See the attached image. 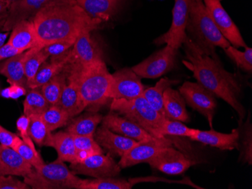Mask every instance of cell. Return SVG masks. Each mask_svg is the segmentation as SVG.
<instances>
[{
  "instance_id": "cell-1",
  "label": "cell",
  "mask_w": 252,
  "mask_h": 189,
  "mask_svg": "<svg viewBox=\"0 0 252 189\" xmlns=\"http://www.w3.org/2000/svg\"><path fill=\"white\" fill-rule=\"evenodd\" d=\"M185 59L183 60L197 83L229 104L243 121L246 109L241 103L242 84L237 75L226 71L219 56L204 53L188 36L183 42Z\"/></svg>"
},
{
  "instance_id": "cell-2",
  "label": "cell",
  "mask_w": 252,
  "mask_h": 189,
  "mask_svg": "<svg viewBox=\"0 0 252 189\" xmlns=\"http://www.w3.org/2000/svg\"><path fill=\"white\" fill-rule=\"evenodd\" d=\"M42 47L58 41L77 39L103 22L87 15L76 0H59L39 10L32 18Z\"/></svg>"
},
{
  "instance_id": "cell-3",
  "label": "cell",
  "mask_w": 252,
  "mask_h": 189,
  "mask_svg": "<svg viewBox=\"0 0 252 189\" xmlns=\"http://www.w3.org/2000/svg\"><path fill=\"white\" fill-rule=\"evenodd\" d=\"M186 34L204 53L217 56V47L226 49L231 46L211 18L203 0H190Z\"/></svg>"
},
{
  "instance_id": "cell-4",
  "label": "cell",
  "mask_w": 252,
  "mask_h": 189,
  "mask_svg": "<svg viewBox=\"0 0 252 189\" xmlns=\"http://www.w3.org/2000/svg\"><path fill=\"white\" fill-rule=\"evenodd\" d=\"M112 74L104 60H99L86 66L79 77V94L83 108H96L104 105L110 99Z\"/></svg>"
},
{
  "instance_id": "cell-5",
  "label": "cell",
  "mask_w": 252,
  "mask_h": 189,
  "mask_svg": "<svg viewBox=\"0 0 252 189\" xmlns=\"http://www.w3.org/2000/svg\"><path fill=\"white\" fill-rule=\"evenodd\" d=\"M110 109L132 121L154 137L162 138L160 129L166 118L154 109L143 96L133 100L113 99Z\"/></svg>"
},
{
  "instance_id": "cell-6",
  "label": "cell",
  "mask_w": 252,
  "mask_h": 189,
  "mask_svg": "<svg viewBox=\"0 0 252 189\" xmlns=\"http://www.w3.org/2000/svg\"><path fill=\"white\" fill-rule=\"evenodd\" d=\"M82 179L69 170L64 162L57 159L34 169L24 182L34 189H79Z\"/></svg>"
},
{
  "instance_id": "cell-7",
  "label": "cell",
  "mask_w": 252,
  "mask_h": 189,
  "mask_svg": "<svg viewBox=\"0 0 252 189\" xmlns=\"http://www.w3.org/2000/svg\"><path fill=\"white\" fill-rule=\"evenodd\" d=\"M180 94L186 104L203 115L211 128H213V119L216 112V96L197 82L185 81L179 87Z\"/></svg>"
},
{
  "instance_id": "cell-8",
  "label": "cell",
  "mask_w": 252,
  "mask_h": 189,
  "mask_svg": "<svg viewBox=\"0 0 252 189\" xmlns=\"http://www.w3.org/2000/svg\"><path fill=\"white\" fill-rule=\"evenodd\" d=\"M178 51L166 45L131 69L141 79L155 80L175 68Z\"/></svg>"
},
{
  "instance_id": "cell-9",
  "label": "cell",
  "mask_w": 252,
  "mask_h": 189,
  "mask_svg": "<svg viewBox=\"0 0 252 189\" xmlns=\"http://www.w3.org/2000/svg\"><path fill=\"white\" fill-rule=\"evenodd\" d=\"M93 31L83 32L76 39L70 51V59L66 64L68 69L80 72L91 63L103 58V51L92 34Z\"/></svg>"
},
{
  "instance_id": "cell-10",
  "label": "cell",
  "mask_w": 252,
  "mask_h": 189,
  "mask_svg": "<svg viewBox=\"0 0 252 189\" xmlns=\"http://www.w3.org/2000/svg\"><path fill=\"white\" fill-rule=\"evenodd\" d=\"M70 169L74 174L93 178L117 177L122 170L111 155L104 153L92 155L81 162L70 163Z\"/></svg>"
},
{
  "instance_id": "cell-11",
  "label": "cell",
  "mask_w": 252,
  "mask_h": 189,
  "mask_svg": "<svg viewBox=\"0 0 252 189\" xmlns=\"http://www.w3.org/2000/svg\"><path fill=\"white\" fill-rule=\"evenodd\" d=\"M211 18L223 37L233 47L246 48V42L236 24L221 4V0H203Z\"/></svg>"
},
{
  "instance_id": "cell-12",
  "label": "cell",
  "mask_w": 252,
  "mask_h": 189,
  "mask_svg": "<svg viewBox=\"0 0 252 189\" xmlns=\"http://www.w3.org/2000/svg\"><path fill=\"white\" fill-rule=\"evenodd\" d=\"M189 4L190 0H175L171 27L168 32L157 38L154 43L158 46L166 44L177 50L182 47L183 42L187 37L186 26Z\"/></svg>"
},
{
  "instance_id": "cell-13",
  "label": "cell",
  "mask_w": 252,
  "mask_h": 189,
  "mask_svg": "<svg viewBox=\"0 0 252 189\" xmlns=\"http://www.w3.org/2000/svg\"><path fill=\"white\" fill-rule=\"evenodd\" d=\"M147 163L153 169L172 176L183 174L192 165L196 164L195 161L189 159L181 151L177 150L173 146L161 149Z\"/></svg>"
},
{
  "instance_id": "cell-14",
  "label": "cell",
  "mask_w": 252,
  "mask_h": 189,
  "mask_svg": "<svg viewBox=\"0 0 252 189\" xmlns=\"http://www.w3.org/2000/svg\"><path fill=\"white\" fill-rule=\"evenodd\" d=\"M145 88L141 78L132 69L126 67L112 74L110 99L133 100L142 96Z\"/></svg>"
},
{
  "instance_id": "cell-15",
  "label": "cell",
  "mask_w": 252,
  "mask_h": 189,
  "mask_svg": "<svg viewBox=\"0 0 252 189\" xmlns=\"http://www.w3.org/2000/svg\"><path fill=\"white\" fill-rule=\"evenodd\" d=\"M168 146H173V143L167 137L140 141L123 155L119 162V165L123 169L138 163H147L161 149Z\"/></svg>"
},
{
  "instance_id": "cell-16",
  "label": "cell",
  "mask_w": 252,
  "mask_h": 189,
  "mask_svg": "<svg viewBox=\"0 0 252 189\" xmlns=\"http://www.w3.org/2000/svg\"><path fill=\"white\" fill-rule=\"evenodd\" d=\"M59 0H18L8 8L2 25V31L9 32L21 21L31 19L39 10Z\"/></svg>"
},
{
  "instance_id": "cell-17",
  "label": "cell",
  "mask_w": 252,
  "mask_h": 189,
  "mask_svg": "<svg viewBox=\"0 0 252 189\" xmlns=\"http://www.w3.org/2000/svg\"><path fill=\"white\" fill-rule=\"evenodd\" d=\"M101 123L102 125H104L113 132L134 139L137 142L157 138L150 135L145 130L136 125L132 121H129L125 117L120 116L118 113L113 111L107 114L106 116L103 117Z\"/></svg>"
},
{
  "instance_id": "cell-18",
  "label": "cell",
  "mask_w": 252,
  "mask_h": 189,
  "mask_svg": "<svg viewBox=\"0 0 252 189\" xmlns=\"http://www.w3.org/2000/svg\"><path fill=\"white\" fill-rule=\"evenodd\" d=\"M94 137L99 146L107 151L112 157H123L137 142L113 132L104 125L97 128Z\"/></svg>"
},
{
  "instance_id": "cell-19",
  "label": "cell",
  "mask_w": 252,
  "mask_h": 189,
  "mask_svg": "<svg viewBox=\"0 0 252 189\" xmlns=\"http://www.w3.org/2000/svg\"><path fill=\"white\" fill-rule=\"evenodd\" d=\"M190 140L217 148L220 150L239 149V129L235 128L230 134L217 132L213 128L210 131L197 130L193 136L189 137Z\"/></svg>"
},
{
  "instance_id": "cell-20",
  "label": "cell",
  "mask_w": 252,
  "mask_h": 189,
  "mask_svg": "<svg viewBox=\"0 0 252 189\" xmlns=\"http://www.w3.org/2000/svg\"><path fill=\"white\" fill-rule=\"evenodd\" d=\"M63 71L66 75V84L62 92L59 105L72 118L84 110L79 94V77L80 73L73 70H63Z\"/></svg>"
},
{
  "instance_id": "cell-21",
  "label": "cell",
  "mask_w": 252,
  "mask_h": 189,
  "mask_svg": "<svg viewBox=\"0 0 252 189\" xmlns=\"http://www.w3.org/2000/svg\"><path fill=\"white\" fill-rule=\"evenodd\" d=\"M89 16L103 23L115 16L127 0H76Z\"/></svg>"
},
{
  "instance_id": "cell-22",
  "label": "cell",
  "mask_w": 252,
  "mask_h": 189,
  "mask_svg": "<svg viewBox=\"0 0 252 189\" xmlns=\"http://www.w3.org/2000/svg\"><path fill=\"white\" fill-rule=\"evenodd\" d=\"M7 42L21 52H26L32 48L42 47L39 45L36 29L31 19L17 24L11 29Z\"/></svg>"
},
{
  "instance_id": "cell-23",
  "label": "cell",
  "mask_w": 252,
  "mask_h": 189,
  "mask_svg": "<svg viewBox=\"0 0 252 189\" xmlns=\"http://www.w3.org/2000/svg\"><path fill=\"white\" fill-rule=\"evenodd\" d=\"M33 167L21 155L10 147H0V176H22L31 173Z\"/></svg>"
},
{
  "instance_id": "cell-24",
  "label": "cell",
  "mask_w": 252,
  "mask_h": 189,
  "mask_svg": "<svg viewBox=\"0 0 252 189\" xmlns=\"http://www.w3.org/2000/svg\"><path fill=\"white\" fill-rule=\"evenodd\" d=\"M70 51L59 57H51L50 62L46 60L41 66L32 81L28 83L27 85L28 88L35 89L42 87L50 81L52 78L62 73L69 62Z\"/></svg>"
},
{
  "instance_id": "cell-25",
  "label": "cell",
  "mask_w": 252,
  "mask_h": 189,
  "mask_svg": "<svg viewBox=\"0 0 252 189\" xmlns=\"http://www.w3.org/2000/svg\"><path fill=\"white\" fill-rule=\"evenodd\" d=\"M28 51L0 62V75L5 76L10 84H18L27 87L25 61Z\"/></svg>"
},
{
  "instance_id": "cell-26",
  "label": "cell",
  "mask_w": 252,
  "mask_h": 189,
  "mask_svg": "<svg viewBox=\"0 0 252 189\" xmlns=\"http://www.w3.org/2000/svg\"><path fill=\"white\" fill-rule=\"evenodd\" d=\"M45 146L52 147L58 153V159L63 162L73 163L76 160L74 137L70 133L60 131L51 135Z\"/></svg>"
},
{
  "instance_id": "cell-27",
  "label": "cell",
  "mask_w": 252,
  "mask_h": 189,
  "mask_svg": "<svg viewBox=\"0 0 252 189\" xmlns=\"http://www.w3.org/2000/svg\"><path fill=\"white\" fill-rule=\"evenodd\" d=\"M163 104L167 118L189 122V115L187 110L186 102L179 91L171 87L167 88L164 91Z\"/></svg>"
},
{
  "instance_id": "cell-28",
  "label": "cell",
  "mask_w": 252,
  "mask_h": 189,
  "mask_svg": "<svg viewBox=\"0 0 252 189\" xmlns=\"http://www.w3.org/2000/svg\"><path fill=\"white\" fill-rule=\"evenodd\" d=\"M102 119L103 115L91 111L72 120L66 131L73 136H94Z\"/></svg>"
},
{
  "instance_id": "cell-29",
  "label": "cell",
  "mask_w": 252,
  "mask_h": 189,
  "mask_svg": "<svg viewBox=\"0 0 252 189\" xmlns=\"http://www.w3.org/2000/svg\"><path fill=\"white\" fill-rule=\"evenodd\" d=\"M179 82L178 80H168L167 78H163L160 80L154 87L144 89L142 96L147 100V102L154 107V109L157 110L162 116L166 118L163 104L164 91L168 87H171V86Z\"/></svg>"
},
{
  "instance_id": "cell-30",
  "label": "cell",
  "mask_w": 252,
  "mask_h": 189,
  "mask_svg": "<svg viewBox=\"0 0 252 189\" xmlns=\"http://www.w3.org/2000/svg\"><path fill=\"white\" fill-rule=\"evenodd\" d=\"M239 161L242 163L252 164V125L250 116L244 125L239 123Z\"/></svg>"
},
{
  "instance_id": "cell-31",
  "label": "cell",
  "mask_w": 252,
  "mask_h": 189,
  "mask_svg": "<svg viewBox=\"0 0 252 189\" xmlns=\"http://www.w3.org/2000/svg\"><path fill=\"white\" fill-rule=\"evenodd\" d=\"M66 84V75L65 72L52 78L50 81L42 85V94L46 99L49 105H59L62 92Z\"/></svg>"
},
{
  "instance_id": "cell-32",
  "label": "cell",
  "mask_w": 252,
  "mask_h": 189,
  "mask_svg": "<svg viewBox=\"0 0 252 189\" xmlns=\"http://www.w3.org/2000/svg\"><path fill=\"white\" fill-rule=\"evenodd\" d=\"M49 58V56L45 53L42 47L32 48L28 51V55L25 61L27 85L32 81L41 66Z\"/></svg>"
},
{
  "instance_id": "cell-33",
  "label": "cell",
  "mask_w": 252,
  "mask_h": 189,
  "mask_svg": "<svg viewBox=\"0 0 252 189\" xmlns=\"http://www.w3.org/2000/svg\"><path fill=\"white\" fill-rule=\"evenodd\" d=\"M131 183L116 177L94 178L93 180H82L79 189H131Z\"/></svg>"
},
{
  "instance_id": "cell-34",
  "label": "cell",
  "mask_w": 252,
  "mask_h": 189,
  "mask_svg": "<svg viewBox=\"0 0 252 189\" xmlns=\"http://www.w3.org/2000/svg\"><path fill=\"white\" fill-rule=\"evenodd\" d=\"M23 106L24 114L28 117L32 115H41L50 107L42 92H39L36 88L31 89L27 93Z\"/></svg>"
},
{
  "instance_id": "cell-35",
  "label": "cell",
  "mask_w": 252,
  "mask_h": 189,
  "mask_svg": "<svg viewBox=\"0 0 252 189\" xmlns=\"http://www.w3.org/2000/svg\"><path fill=\"white\" fill-rule=\"evenodd\" d=\"M76 149V162H81L86 158L97 154L104 153L94 136H73Z\"/></svg>"
},
{
  "instance_id": "cell-36",
  "label": "cell",
  "mask_w": 252,
  "mask_h": 189,
  "mask_svg": "<svg viewBox=\"0 0 252 189\" xmlns=\"http://www.w3.org/2000/svg\"><path fill=\"white\" fill-rule=\"evenodd\" d=\"M41 116L51 132L64 126L71 119L67 112L59 105L50 106Z\"/></svg>"
},
{
  "instance_id": "cell-37",
  "label": "cell",
  "mask_w": 252,
  "mask_h": 189,
  "mask_svg": "<svg viewBox=\"0 0 252 189\" xmlns=\"http://www.w3.org/2000/svg\"><path fill=\"white\" fill-rule=\"evenodd\" d=\"M28 134L31 139L38 146H45V144L52 135V132L48 130L41 115H32L28 116Z\"/></svg>"
},
{
  "instance_id": "cell-38",
  "label": "cell",
  "mask_w": 252,
  "mask_h": 189,
  "mask_svg": "<svg viewBox=\"0 0 252 189\" xmlns=\"http://www.w3.org/2000/svg\"><path fill=\"white\" fill-rule=\"evenodd\" d=\"M198 129L188 128L186 125L179 121L165 118L160 129L161 137H166L167 136H183V137H190L196 134Z\"/></svg>"
},
{
  "instance_id": "cell-39",
  "label": "cell",
  "mask_w": 252,
  "mask_h": 189,
  "mask_svg": "<svg viewBox=\"0 0 252 189\" xmlns=\"http://www.w3.org/2000/svg\"><path fill=\"white\" fill-rule=\"evenodd\" d=\"M11 149L16 151L34 169L39 168L45 163L37 150L30 147L19 136L15 139Z\"/></svg>"
},
{
  "instance_id": "cell-40",
  "label": "cell",
  "mask_w": 252,
  "mask_h": 189,
  "mask_svg": "<svg viewBox=\"0 0 252 189\" xmlns=\"http://www.w3.org/2000/svg\"><path fill=\"white\" fill-rule=\"evenodd\" d=\"M226 54L230 57L239 68L246 73H252V48H245L244 52L239 51L236 48L230 46L223 49Z\"/></svg>"
},
{
  "instance_id": "cell-41",
  "label": "cell",
  "mask_w": 252,
  "mask_h": 189,
  "mask_svg": "<svg viewBox=\"0 0 252 189\" xmlns=\"http://www.w3.org/2000/svg\"><path fill=\"white\" fill-rule=\"evenodd\" d=\"M77 39H64L49 44L42 48L49 57H59L69 52Z\"/></svg>"
},
{
  "instance_id": "cell-42",
  "label": "cell",
  "mask_w": 252,
  "mask_h": 189,
  "mask_svg": "<svg viewBox=\"0 0 252 189\" xmlns=\"http://www.w3.org/2000/svg\"><path fill=\"white\" fill-rule=\"evenodd\" d=\"M28 126H29V118L26 115H22L17 120L16 127L17 130L19 133L20 137L30 147L33 149H36V146L34 145L33 141L31 139L29 134H28Z\"/></svg>"
},
{
  "instance_id": "cell-43",
  "label": "cell",
  "mask_w": 252,
  "mask_h": 189,
  "mask_svg": "<svg viewBox=\"0 0 252 189\" xmlns=\"http://www.w3.org/2000/svg\"><path fill=\"white\" fill-rule=\"evenodd\" d=\"M31 189L25 182L21 181L15 176H0V189Z\"/></svg>"
},
{
  "instance_id": "cell-44",
  "label": "cell",
  "mask_w": 252,
  "mask_h": 189,
  "mask_svg": "<svg viewBox=\"0 0 252 189\" xmlns=\"http://www.w3.org/2000/svg\"><path fill=\"white\" fill-rule=\"evenodd\" d=\"M27 93V87L18 84H11L10 87L2 89V91H0V95L4 98L18 100L20 97L26 95Z\"/></svg>"
},
{
  "instance_id": "cell-45",
  "label": "cell",
  "mask_w": 252,
  "mask_h": 189,
  "mask_svg": "<svg viewBox=\"0 0 252 189\" xmlns=\"http://www.w3.org/2000/svg\"><path fill=\"white\" fill-rule=\"evenodd\" d=\"M18 135L8 131L0 125V145L2 146L11 148Z\"/></svg>"
},
{
  "instance_id": "cell-46",
  "label": "cell",
  "mask_w": 252,
  "mask_h": 189,
  "mask_svg": "<svg viewBox=\"0 0 252 189\" xmlns=\"http://www.w3.org/2000/svg\"><path fill=\"white\" fill-rule=\"evenodd\" d=\"M22 53L19 51L15 49V48L12 47L11 45L6 42V43L0 48V62L3 61L9 57H13L15 55L18 54Z\"/></svg>"
},
{
  "instance_id": "cell-47",
  "label": "cell",
  "mask_w": 252,
  "mask_h": 189,
  "mask_svg": "<svg viewBox=\"0 0 252 189\" xmlns=\"http://www.w3.org/2000/svg\"><path fill=\"white\" fill-rule=\"evenodd\" d=\"M10 5L4 2L2 0H0V24L3 25L4 21L7 16L8 8Z\"/></svg>"
},
{
  "instance_id": "cell-48",
  "label": "cell",
  "mask_w": 252,
  "mask_h": 189,
  "mask_svg": "<svg viewBox=\"0 0 252 189\" xmlns=\"http://www.w3.org/2000/svg\"><path fill=\"white\" fill-rule=\"evenodd\" d=\"M8 35H9V32H0V48L6 43Z\"/></svg>"
},
{
  "instance_id": "cell-49",
  "label": "cell",
  "mask_w": 252,
  "mask_h": 189,
  "mask_svg": "<svg viewBox=\"0 0 252 189\" xmlns=\"http://www.w3.org/2000/svg\"><path fill=\"white\" fill-rule=\"evenodd\" d=\"M4 2H6L8 5H11L13 2H16L18 0H2Z\"/></svg>"
},
{
  "instance_id": "cell-50",
  "label": "cell",
  "mask_w": 252,
  "mask_h": 189,
  "mask_svg": "<svg viewBox=\"0 0 252 189\" xmlns=\"http://www.w3.org/2000/svg\"><path fill=\"white\" fill-rule=\"evenodd\" d=\"M0 147H1V145H0Z\"/></svg>"
}]
</instances>
